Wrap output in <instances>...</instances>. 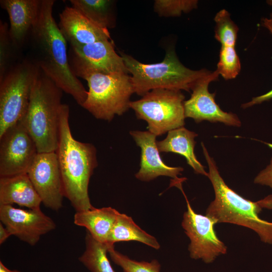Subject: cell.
<instances>
[{"instance_id": "6da1fadb", "label": "cell", "mask_w": 272, "mask_h": 272, "mask_svg": "<svg viewBox=\"0 0 272 272\" xmlns=\"http://www.w3.org/2000/svg\"><path fill=\"white\" fill-rule=\"evenodd\" d=\"M54 4L53 0H41L38 19L31 33L38 54L35 63L82 106L88 91L71 69L66 40L52 16Z\"/></svg>"}, {"instance_id": "7a4b0ae2", "label": "cell", "mask_w": 272, "mask_h": 272, "mask_svg": "<svg viewBox=\"0 0 272 272\" xmlns=\"http://www.w3.org/2000/svg\"><path fill=\"white\" fill-rule=\"evenodd\" d=\"M69 107L62 104L59 113V137L55 151L59 166L64 196L76 211L91 209L88 194L90 179L98 165L96 149L90 144L74 138L70 129Z\"/></svg>"}, {"instance_id": "3957f363", "label": "cell", "mask_w": 272, "mask_h": 272, "mask_svg": "<svg viewBox=\"0 0 272 272\" xmlns=\"http://www.w3.org/2000/svg\"><path fill=\"white\" fill-rule=\"evenodd\" d=\"M201 146L209 167L208 177L215 192V198L207 208L206 215L217 223H230L249 228L258 235L262 242L272 244V222L260 218L258 215L262 209L257 201L244 198L227 185L202 142Z\"/></svg>"}, {"instance_id": "277c9868", "label": "cell", "mask_w": 272, "mask_h": 272, "mask_svg": "<svg viewBox=\"0 0 272 272\" xmlns=\"http://www.w3.org/2000/svg\"><path fill=\"white\" fill-rule=\"evenodd\" d=\"M62 92L39 67L28 108L20 120L35 143L38 153L57 149Z\"/></svg>"}, {"instance_id": "5b68a950", "label": "cell", "mask_w": 272, "mask_h": 272, "mask_svg": "<svg viewBox=\"0 0 272 272\" xmlns=\"http://www.w3.org/2000/svg\"><path fill=\"white\" fill-rule=\"evenodd\" d=\"M120 55L131 74L134 93L142 96L156 89L189 92L198 81L212 72L205 69L192 70L186 67L179 61L173 48L166 51L162 61L155 63H142L123 52Z\"/></svg>"}, {"instance_id": "8992f818", "label": "cell", "mask_w": 272, "mask_h": 272, "mask_svg": "<svg viewBox=\"0 0 272 272\" xmlns=\"http://www.w3.org/2000/svg\"><path fill=\"white\" fill-rule=\"evenodd\" d=\"M79 77L87 82L89 88L82 107L97 119L110 121L115 115H121L130 108L134 91L128 74L89 72Z\"/></svg>"}, {"instance_id": "52a82bcc", "label": "cell", "mask_w": 272, "mask_h": 272, "mask_svg": "<svg viewBox=\"0 0 272 272\" xmlns=\"http://www.w3.org/2000/svg\"><path fill=\"white\" fill-rule=\"evenodd\" d=\"M184 99L181 91L156 89L147 92L140 100L131 101L130 108L138 119L147 122L149 131L160 136L184 126Z\"/></svg>"}, {"instance_id": "ba28073f", "label": "cell", "mask_w": 272, "mask_h": 272, "mask_svg": "<svg viewBox=\"0 0 272 272\" xmlns=\"http://www.w3.org/2000/svg\"><path fill=\"white\" fill-rule=\"evenodd\" d=\"M38 71L35 62L25 60L12 66L0 81V136L25 115Z\"/></svg>"}, {"instance_id": "9c48e42d", "label": "cell", "mask_w": 272, "mask_h": 272, "mask_svg": "<svg viewBox=\"0 0 272 272\" xmlns=\"http://www.w3.org/2000/svg\"><path fill=\"white\" fill-rule=\"evenodd\" d=\"M181 184L179 182L175 185L181 190L186 202L187 211L183 214L181 226L190 241L188 248L190 256L206 263H212L227 253V247L217 235L214 228L216 222L206 215L195 212Z\"/></svg>"}, {"instance_id": "30bf717a", "label": "cell", "mask_w": 272, "mask_h": 272, "mask_svg": "<svg viewBox=\"0 0 272 272\" xmlns=\"http://www.w3.org/2000/svg\"><path fill=\"white\" fill-rule=\"evenodd\" d=\"M37 154L35 143L19 121L0 136V177L27 174Z\"/></svg>"}, {"instance_id": "8fae6325", "label": "cell", "mask_w": 272, "mask_h": 272, "mask_svg": "<svg viewBox=\"0 0 272 272\" xmlns=\"http://www.w3.org/2000/svg\"><path fill=\"white\" fill-rule=\"evenodd\" d=\"M70 46L69 64L78 78L89 72L105 74L129 73L122 57L116 52L111 40Z\"/></svg>"}, {"instance_id": "7c38bea8", "label": "cell", "mask_w": 272, "mask_h": 272, "mask_svg": "<svg viewBox=\"0 0 272 272\" xmlns=\"http://www.w3.org/2000/svg\"><path fill=\"white\" fill-rule=\"evenodd\" d=\"M27 174L45 207L54 211L62 208L64 196L55 152L38 153Z\"/></svg>"}, {"instance_id": "4fadbf2b", "label": "cell", "mask_w": 272, "mask_h": 272, "mask_svg": "<svg viewBox=\"0 0 272 272\" xmlns=\"http://www.w3.org/2000/svg\"><path fill=\"white\" fill-rule=\"evenodd\" d=\"M0 220L12 235L31 246L56 228L54 221L40 208L26 210L12 205H0Z\"/></svg>"}, {"instance_id": "5bb4252c", "label": "cell", "mask_w": 272, "mask_h": 272, "mask_svg": "<svg viewBox=\"0 0 272 272\" xmlns=\"http://www.w3.org/2000/svg\"><path fill=\"white\" fill-rule=\"evenodd\" d=\"M219 76L215 70L195 84L191 90L190 98L184 102L185 117L192 118L196 123L207 120L240 127L241 122L238 116L222 110L215 101V93L209 92L210 84L217 80Z\"/></svg>"}, {"instance_id": "9a60e30c", "label": "cell", "mask_w": 272, "mask_h": 272, "mask_svg": "<svg viewBox=\"0 0 272 272\" xmlns=\"http://www.w3.org/2000/svg\"><path fill=\"white\" fill-rule=\"evenodd\" d=\"M130 134L141 149L140 168L135 177L143 181H149L160 176L178 180L183 168L170 167L162 160L158 149L156 136L149 131L133 130Z\"/></svg>"}, {"instance_id": "2e32d148", "label": "cell", "mask_w": 272, "mask_h": 272, "mask_svg": "<svg viewBox=\"0 0 272 272\" xmlns=\"http://www.w3.org/2000/svg\"><path fill=\"white\" fill-rule=\"evenodd\" d=\"M59 17L58 27L71 46L111 40L108 29L96 24L72 6L65 7Z\"/></svg>"}, {"instance_id": "e0dca14e", "label": "cell", "mask_w": 272, "mask_h": 272, "mask_svg": "<svg viewBox=\"0 0 272 272\" xmlns=\"http://www.w3.org/2000/svg\"><path fill=\"white\" fill-rule=\"evenodd\" d=\"M41 0H1L10 20L9 35L14 47L21 46L36 23Z\"/></svg>"}, {"instance_id": "ac0fdd59", "label": "cell", "mask_w": 272, "mask_h": 272, "mask_svg": "<svg viewBox=\"0 0 272 272\" xmlns=\"http://www.w3.org/2000/svg\"><path fill=\"white\" fill-rule=\"evenodd\" d=\"M41 202L27 174L0 177V205L16 203L33 209Z\"/></svg>"}, {"instance_id": "d6986e66", "label": "cell", "mask_w": 272, "mask_h": 272, "mask_svg": "<svg viewBox=\"0 0 272 272\" xmlns=\"http://www.w3.org/2000/svg\"><path fill=\"white\" fill-rule=\"evenodd\" d=\"M197 136V133L183 126L169 131L165 139L157 142V145L160 152L174 153L183 156L195 173L208 177V173L194 154V138Z\"/></svg>"}, {"instance_id": "ffe728a7", "label": "cell", "mask_w": 272, "mask_h": 272, "mask_svg": "<svg viewBox=\"0 0 272 272\" xmlns=\"http://www.w3.org/2000/svg\"><path fill=\"white\" fill-rule=\"evenodd\" d=\"M119 212L111 207H105L76 212L74 223L84 227L98 241L107 244L111 229Z\"/></svg>"}, {"instance_id": "44dd1931", "label": "cell", "mask_w": 272, "mask_h": 272, "mask_svg": "<svg viewBox=\"0 0 272 272\" xmlns=\"http://www.w3.org/2000/svg\"><path fill=\"white\" fill-rule=\"evenodd\" d=\"M130 241L142 242L156 249L160 247L154 236L142 229L131 217L119 213L111 229L107 245L114 246L117 242Z\"/></svg>"}, {"instance_id": "7402d4cb", "label": "cell", "mask_w": 272, "mask_h": 272, "mask_svg": "<svg viewBox=\"0 0 272 272\" xmlns=\"http://www.w3.org/2000/svg\"><path fill=\"white\" fill-rule=\"evenodd\" d=\"M72 6L100 26L115 25V1L112 0H70Z\"/></svg>"}, {"instance_id": "603a6c76", "label": "cell", "mask_w": 272, "mask_h": 272, "mask_svg": "<svg viewBox=\"0 0 272 272\" xmlns=\"http://www.w3.org/2000/svg\"><path fill=\"white\" fill-rule=\"evenodd\" d=\"M85 250L79 261L91 272H115L107 253L108 246L95 240L87 231Z\"/></svg>"}, {"instance_id": "cb8c5ba5", "label": "cell", "mask_w": 272, "mask_h": 272, "mask_svg": "<svg viewBox=\"0 0 272 272\" xmlns=\"http://www.w3.org/2000/svg\"><path fill=\"white\" fill-rule=\"evenodd\" d=\"M214 21L215 39L221 46L235 47L239 29L232 20L230 13L225 9L219 11L214 17Z\"/></svg>"}, {"instance_id": "d4e9b609", "label": "cell", "mask_w": 272, "mask_h": 272, "mask_svg": "<svg viewBox=\"0 0 272 272\" xmlns=\"http://www.w3.org/2000/svg\"><path fill=\"white\" fill-rule=\"evenodd\" d=\"M108 253L113 262L121 267L123 272H160L161 265L156 259L150 262L134 260L115 250L114 246H108Z\"/></svg>"}, {"instance_id": "484cf974", "label": "cell", "mask_w": 272, "mask_h": 272, "mask_svg": "<svg viewBox=\"0 0 272 272\" xmlns=\"http://www.w3.org/2000/svg\"><path fill=\"white\" fill-rule=\"evenodd\" d=\"M241 62L234 46H221L216 70L225 80L235 78L241 70Z\"/></svg>"}, {"instance_id": "4316f807", "label": "cell", "mask_w": 272, "mask_h": 272, "mask_svg": "<svg viewBox=\"0 0 272 272\" xmlns=\"http://www.w3.org/2000/svg\"><path fill=\"white\" fill-rule=\"evenodd\" d=\"M196 0H156L154 11L161 17H177L197 8Z\"/></svg>"}, {"instance_id": "83f0119b", "label": "cell", "mask_w": 272, "mask_h": 272, "mask_svg": "<svg viewBox=\"0 0 272 272\" xmlns=\"http://www.w3.org/2000/svg\"><path fill=\"white\" fill-rule=\"evenodd\" d=\"M8 24L0 23V81L11 68L12 49L14 47L10 39Z\"/></svg>"}, {"instance_id": "f1b7e54d", "label": "cell", "mask_w": 272, "mask_h": 272, "mask_svg": "<svg viewBox=\"0 0 272 272\" xmlns=\"http://www.w3.org/2000/svg\"><path fill=\"white\" fill-rule=\"evenodd\" d=\"M261 23L262 26L266 28L272 34V13L270 14L269 18L262 19ZM271 99L272 89L264 94L253 98L249 102L242 104L241 107L244 109L247 108Z\"/></svg>"}, {"instance_id": "f546056e", "label": "cell", "mask_w": 272, "mask_h": 272, "mask_svg": "<svg viewBox=\"0 0 272 272\" xmlns=\"http://www.w3.org/2000/svg\"><path fill=\"white\" fill-rule=\"evenodd\" d=\"M267 144L272 148L271 144ZM253 182L255 184L267 186L272 188V158L269 165L256 176Z\"/></svg>"}, {"instance_id": "4dcf8cb0", "label": "cell", "mask_w": 272, "mask_h": 272, "mask_svg": "<svg viewBox=\"0 0 272 272\" xmlns=\"http://www.w3.org/2000/svg\"><path fill=\"white\" fill-rule=\"evenodd\" d=\"M257 202L262 209L272 210V194L264 197Z\"/></svg>"}, {"instance_id": "1f68e13d", "label": "cell", "mask_w": 272, "mask_h": 272, "mask_svg": "<svg viewBox=\"0 0 272 272\" xmlns=\"http://www.w3.org/2000/svg\"><path fill=\"white\" fill-rule=\"evenodd\" d=\"M12 236L9 230L2 223L0 224V244L4 243Z\"/></svg>"}, {"instance_id": "d6a6232c", "label": "cell", "mask_w": 272, "mask_h": 272, "mask_svg": "<svg viewBox=\"0 0 272 272\" xmlns=\"http://www.w3.org/2000/svg\"><path fill=\"white\" fill-rule=\"evenodd\" d=\"M0 272H22L17 269L12 270L6 267L2 261H0Z\"/></svg>"}, {"instance_id": "836d02e7", "label": "cell", "mask_w": 272, "mask_h": 272, "mask_svg": "<svg viewBox=\"0 0 272 272\" xmlns=\"http://www.w3.org/2000/svg\"><path fill=\"white\" fill-rule=\"evenodd\" d=\"M266 2L268 5L272 6V0L267 1Z\"/></svg>"}]
</instances>
